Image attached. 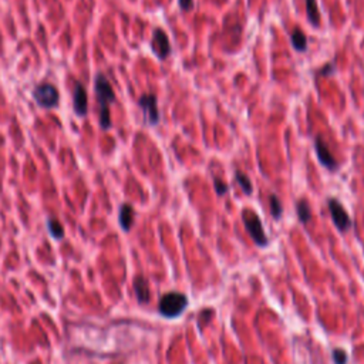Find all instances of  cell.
I'll use <instances>...</instances> for the list:
<instances>
[{"instance_id":"44dd1931","label":"cell","mask_w":364,"mask_h":364,"mask_svg":"<svg viewBox=\"0 0 364 364\" xmlns=\"http://www.w3.org/2000/svg\"><path fill=\"white\" fill-rule=\"evenodd\" d=\"M178 6L182 11H191L195 6V1L193 0H178Z\"/></svg>"},{"instance_id":"ac0fdd59","label":"cell","mask_w":364,"mask_h":364,"mask_svg":"<svg viewBox=\"0 0 364 364\" xmlns=\"http://www.w3.org/2000/svg\"><path fill=\"white\" fill-rule=\"evenodd\" d=\"M213 188H215V192L222 196V195H225V193H228L229 191V185L226 183V182H223L222 180L219 178H213Z\"/></svg>"},{"instance_id":"9a60e30c","label":"cell","mask_w":364,"mask_h":364,"mask_svg":"<svg viewBox=\"0 0 364 364\" xmlns=\"http://www.w3.org/2000/svg\"><path fill=\"white\" fill-rule=\"evenodd\" d=\"M235 180L239 183V186L242 188V191L245 192L246 195H252L253 193V185L252 181L249 180V177L245 173H242L239 170L235 171Z\"/></svg>"},{"instance_id":"ffe728a7","label":"cell","mask_w":364,"mask_h":364,"mask_svg":"<svg viewBox=\"0 0 364 364\" xmlns=\"http://www.w3.org/2000/svg\"><path fill=\"white\" fill-rule=\"evenodd\" d=\"M336 73V64L335 61H330L329 64H326L325 67L320 68V71H319V74L322 77H330L333 76Z\"/></svg>"},{"instance_id":"7c38bea8","label":"cell","mask_w":364,"mask_h":364,"mask_svg":"<svg viewBox=\"0 0 364 364\" xmlns=\"http://www.w3.org/2000/svg\"><path fill=\"white\" fill-rule=\"evenodd\" d=\"M306 14L310 24H313L315 27H319V24H320V10H319L317 0H306Z\"/></svg>"},{"instance_id":"7a4b0ae2","label":"cell","mask_w":364,"mask_h":364,"mask_svg":"<svg viewBox=\"0 0 364 364\" xmlns=\"http://www.w3.org/2000/svg\"><path fill=\"white\" fill-rule=\"evenodd\" d=\"M188 306V299L183 293L180 292H170L165 293L158 305V310L167 319H175L181 316L183 310Z\"/></svg>"},{"instance_id":"3957f363","label":"cell","mask_w":364,"mask_h":364,"mask_svg":"<svg viewBox=\"0 0 364 364\" xmlns=\"http://www.w3.org/2000/svg\"><path fill=\"white\" fill-rule=\"evenodd\" d=\"M242 220H243L245 229L248 230V233L250 235V238L253 239V242L260 248L268 246L269 239L266 233H265L262 220L259 218L258 213H255L252 209H243L242 211Z\"/></svg>"},{"instance_id":"8fae6325","label":"cell","mask_w":364,"mask_h":364,"mask_svg":"<svg viewBox=\"0 0 364 364\" xmlns=\"http://www.w3.org/2000/svg\"><path fill=\"white\" fill-rule=\"evenodd\" d=\"M134 290L140 303H148L150 302V285H148V280L144 276H137L134 279Z\"/></svg>"},{"instance_id":"d6986e66","label":"cell","mask_w":364,"mask_h":364,"mask_svg":"<svg viewBox=\"0 0 364 364\" xmlns=\"http://www.w3.org/2000/svg\"><path fill=\"white\" fill-rule=\"evenodd\" d=\"M333 362L335 364H346L347 363V353H346L343 349H336L333 350Z\"/></svg>"},{"instance_id":"9c48e42d","label":"cell","mask_w":364,"mask_h":364,"mask_svg":"<svg viewBox=\"0 0 364 364\" xmlns=\"http://www.w3.org/2000/svg\"><path fill=\"white\" fill-rule=\"evenodd\" d=\"M73 104H74V113L78 117H84L88 111V101H87V93L84 87L80 83H77L74 87V94H73Z\"/></svg>"},{"instance_id":"2e32d148","label":"cell","mask_w":364,"mask_h":364,"mask_svg":"<svg viewBox=\"0 0 364 364\" xmlns=\"http://www.w3.org/2000/svg\"><path fill=\"white\" fill-rule=\"evenodd\" d=\"M269 208H270V213H272V216L275 219L282 218V215H283V205H282V202L278 198V195H275V193H270L269 195Z\"/></svg>"},{"instance_id":"5bb4252c","label":"cell","mask_w":364,"mask_h":364,"mask_svg":"<svg viewBox=\"0 0 364 364\" xmlns=\"http://www.w3.org/2000/svg\"><path fill=\"white\" fill-rule=\"evenodd\" d=\"M296 212H297V218H299V220H300L302 223H309L310 219H312V209H310V205H309V202L305 201V199L297 201Z\"/></svg>"},{"instance_id":"8992f818","label":"cell","mask_w":364,"mask_h":364,"mask_svg":"<svg viewBox=\"0 0 364 364\" xmlns=\"http://www.w3.org/2000/svg\"><path fill=\"white\" fill-rule=\"evenodd\" d=\"M34 100L43 108H53L58 103V91L51 84H40L34 88Z\"/></svg>"},{"instance_id":"277c9868","label":"cell","mask_w":364,"mask_h":364,"mask_svg":"<svg viewBox=\"0 0 364 364\" xmlns=\"http://www.w3.org/2000/svg\"><path fill=\"white\" fill-rule=\"evenodd\" d=\"M327 206H329L332 219H333V223H335L337 229L340 232H346V230L352 228V219H350L349 213L345 209V206L342 205V202L336 199V198H329L327 199Z\"/></svg>"},{"instance_id":"6da1fadb","label":"cell","mask_w":364,"mask_h":364,"mask_svg":"<svg viewBox=\"0 0 364 364\" xmlns=\"http://www.w3.org/2000/svg\"><path fill=\"white\" fill-rule=\"evenodd\" d=\"M96 86V96L98 106H100V127L107 131L111 128V118H110V106L115 101V94L110 81L104 74H97L94 80Z\"/></svg>"},{"instance_id":"e0dca14e","label":"cell","mask_w":364,"mask_h":364,"mask_svg":"<svg viewBox=\"0 0 364 364\" xmlns=\"http://www.w3.org/2000/svg\"><path fill=\"white\" fill-rule=\"evenodd\" d=\"M47 229H48V232H50V235H51L54 239H57V240L63 239V236H64V229H63V225H61L57 219L48 218Z\"/></svg>"},{"instance_id":"5b68a950","label":"cell","mask_w":364,"mask_h":364,"mask_svg":"<svg viewBox=\"0 0 364 364\" xmlns=\"http://www.w3.org/2000/svg\"><path fill=\"white\" fill-rule=\"evenodd\" d=\"M138 106L144 114L145 124L157 125L160 123L158 100H157L155 94H143L138 100Z\"/></svg>"},{"instance_id":"52a82bcc","label":"cell","mask_w":364,"mask_h":364,"mask_svg":"<svg viewBox=\"0 0 364 364\" xmlns=\"http://www.w3.org/2000/svg\"><path fill=\"white\" fill-rule=\"evenodd\" d=\"M313 145H315V153L317 155V160H319V163L322 164V167H325L327 171H332V173L337 171L339 170V164H337L336 158L330 153L326 143L320 137H316Z\"/></svg>"},{"instance_id":"ba28073f","label":"cell","mask_w":364,"mask_h":364,"mask_svg":"<svg viewBox=\"0 0 364 364\" xmlns=\"http://www.w3.org/2000/svg\"><path fill=\"white\" fill-rule=\"evenodd\" d=\"M151 47H153L154 54L160 58V60H165V58L171 54V51H173L168 34L163 29H160V27L154 30Z\"/></svg>"},{"instance_id":"30bf717a","label":"cell","mask_w":364,"mask_h":364,"mask_svg":"<svg viewBox=\"0 0 364 364\" xmlns=\"http://www.w3.org/2000/svg\"><path fill=\"white\" fill-rule=\"evenodd\" d=\"M134 216H135L134 208H133L130 203H123L121 208H120L118 220H120L121 229L124 230V232H128V230L131 229V226H133V223H134Z\"/></svg>"},{"instance_id":"4fadbf2b","label":"cell","mask_w":364,"mask_h":364,"mask_svg":"<svg viewBox=\"0 0 364 364\" xmlns=\"http://www.w3.org/2000/svg\"><path fill=\"white\" fill-rule=\"evenodd\" d=\"M290 43H292V47L296 51H306L307 50V37L302 30H293V33L290 34Z\"/></svg>"}]
</instances>
